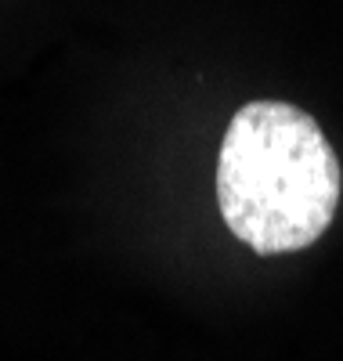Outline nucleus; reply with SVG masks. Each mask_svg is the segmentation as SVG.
Returning a JSON list of instances; mask_svg holds the SVG:
<instances>
[{
    "mask_svg": "<svg viewBox=\"0 0 343 361\" xmlns=\"http://www.w3.org/2000/svg\"><path fill=\"white\" fill-rule=\"evenodd\" d=\"M343 170L318 119L289 102H249L217 152V206L260 257L315 246L336 217Z\"/></svg>",
    "mask_w": 343,
    "mask_h": 361,
    "instance_id": "1",
    "label": "nucleus"
}]
</instances>
